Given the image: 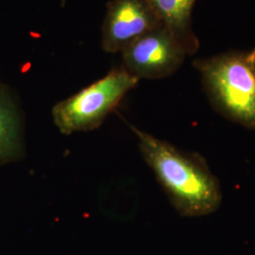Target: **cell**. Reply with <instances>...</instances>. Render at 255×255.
Wrapping results in <instances>:
<instances>
[{"label":"cell","instance_id":"obj_5","mask_svg":"<svg viewBox=\"0 0 255 255\" xmlns=\"http://www.w3.org/2000/svg\"><path fill=\"white\" fill-rule=\"evenodd\" d=\"M164 27L150 0H110L101 29V47L118 53L139 37Z\"/></svg>","mask_w":255,"mask_h":255},{"label":"cell","instance_id":"obj_2","mask_svg":"<svg viewBox=\"0 0 255 255\" xmlns=\"http://www.w3.org/2000/svg\"><path fill=\"white\" fill-rule=\"evenodd\" d=\"M212 106L224 118L255 130V59L228 51L193 62Z\"/></svg>","mask_w":255,"mask_h":255},{"label":"cell","instance_id":"obj_4","mask_svg":"<svg viewBox=\"0 0 255 255\" xmlns=\"http://www.w3.org/2000/svg\"><path fill=\"white\" fill-rule=\"evenodd\" d=\"M121 54L122 66L139 80L171 76L181 67L187 55L164 27L139 37L124 48Z\"/></svg>","mask_w":255,"mask_h":255},{"label":"cell","instance_id":"obj_7","mask_svg":"<svg viewBox=\"0 0 255 255\" xmlns=\"http://www.w3.org/2000/svg\"><path fill=\"white\" fill-rule=\"evenodd\" d=\"M18 113L9 98L0 91V162H7L20 152Z\"/></svg>","mask_w":255,"mask_h":255},{"label":"cell","instance_id":"obj_1","mask_svg":"<svg viewBox=\"0 0 255 255\" xmlns=\"http://www.w3.org/2000/svg\"><path fill=\"white\" fill-rule=\"evenodd\" d=\"M130 128L138 138L141 155L181 216L196 218L219 209L222 201L219 180L201 155Z\"/></svg>","mask_w":255,"mask_h":255},{"label":"cell","instance_id":"obj_3","mask_svg":"<svg viewBox=\"0 0 255 255\" xmlns=\"http://www.w3.org/2000/svg\"><path fill=\"white\" fill-rule=\"evenodd\" d=\"M138 82L123 66L113 68L101 80L55 105L56 127L66 135L98 128Z\"/></svg>","mask_w":255,"mask_h":255},{"label":"cell","instance_id":"obj_8","mask_svg":"<svg viewBox=\"0 0 255 255\" xmlns=\"http://www.w3.org/2000/svg\"><path fill=\"white\" fill-rule=\"evenodd\" d=\"M250 53H251V55H252V57H253V58H255V48H254L253 50H251V51H250Z\"/></svg>","mask_w":255,"mask_h":255},{"label":"cell","instance_id":"obj_6","mask_svg":"<svg viewBox=\"0 0 255 255\" xmlns=\"http://www.w3.org/2000/svg\"><path fill=\"white\" fill-rule=\"evenodd\" d=\"M164 27L183 47L193 55L200 47L199 39L192 27V10L196 0H150Z\"/></svg>","mask_w":255,"mask_h":255}]
</instances>
